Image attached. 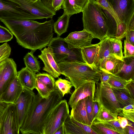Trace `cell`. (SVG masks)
<instances>
[{
    "label": "cell",
    "instance_id": "1",
    "mask_svg": "<svg viewBox=\"0 0 134 134\" xmlns=\"http://www.w3.org/2000/svg\"><path fill=\"white\" fill-rule=\"evenodd\" d=\"M23 47L34 52L48 46L53 37L52 18L41 23L30 20H1Z\"/></svg>",
    "mask_w": 134,
    "mask_h": 134
},
{
    "label": "cell",
    "instance_id": "2",
    "mask_svg": "<svg viewBox=\"0 0 134 134\" xmlns=\"http://www.w3.org/2000/svg\"><path fill=\"white\" fill-rule=\"evenodd\" d=\"M63 97L55 89L47 98L38 93L35 95L20 128L23 134H43L45 121L49 114L62 100Z\"/></svg>",
    "mask_w": 134,
    "mask_h": 134
},
{
    "label": "cell",
    "instance_id": "3",
    "mask_svg": "<svg viewBox=\"0 0 134 134\" xmlns=\"http://www.w3.org/2000/svg\"><path fill=\"white\" fill-rule=\"evenodd\" d=\"M61 74L66 77L75 89L86 83L100 80L101 71L91 67L85 63L78 61H63L57 63Z\"/></svg>",
    "mask_w": 134,
    "mask_h": 134
},
{
    "label": "cell",
    "instance_id": "4",
    "mask_svg": "<svg viewBox=\"0 0 134 134\" xmlns=\"http://www.w3.org/2000/svg\"><path fill=\"white\" fill-rule=\"evenodd\" d=\"M83 30L101 41L107 37L108 29L102 9L95 1L87 0L82 12Z\"/></svg>",
    "mask_w": 134,
    "mask_h": 134
},
{
    "label": "cell",
    "instance_id": "5",
    "mask_svg": "<svg viewBox=\"0 0 134 134\" xmlns=\"http://www.w3.org/2000/svg\"><path fill=\"white\" fill-rule=\"evenodd\" d=\"M47 46L52 49L54 58L57 63L63 61L85 63L82 57L81 49L69 48L64 38L60 36L53 37Z\"/></svg>",
    "mask_w": 134,
    "mask_h": 134
},
{
    "label": "cell",
    "instance_id": "6",
    "mask_svg": "<svg viewBox=\"0 0 134 134\" xmlns=\"http://www.w3.org/2000/svg\"><path fill=\"white\" fill-rule=\"evenodd\" d=\"M94 100L99 106H102L112 114H117L121 110L112 88L108 83L100 82L96 83Z\"/></svg>",
    "mask_w": 134,
    "mask_h": 134
},
{
    "label": "cell",
    "instance_id": "7",
    "mask_svg": "<svg viewBox=\"0 0 134 134\" xmlns=\"http://www.w3.org/2000/svg\"><path fill=\"white\" fill-rule=\"evenodd\" d=\"M69 114L67 101L62 99L47 116L44 125L43 134H54L63 124Z\"/></svg>",
    "mask_w": 134,
    "mask_h": 134
},
{
    "label": "cell",
    "instance_id": "8",
    "mask_svg": "<svg viewBox=\"0 0 134 134\" xmlns=\"http://www.w3.org/2000/svg\"><path fill=\"white\" fill-rule=\"evenodd\" d=\"M41 19L20 8L9 0H0V20H18Z\"/></svg>",
    "mask_w": 134,
    "mask_h": 134
},
{
    "label": "cell",
    "instance_id": "9",
    "mask_svg": "<svg viewBox=\"0 0 134 134\" xmlns=\"http://www.w3.org/2000/svg\"><path fill=\"white\" fill-rule=\"evenodd\" d=\"M16 106L15 103L7 104L0 119V134H19Z\"/></svg>",
    "mask_w": 134,
    "mask_h": 134
},
{
    "label": "cell",
    "instance_id": "10",
    "mask_svg": "<svg viewBox=\"0 0 134 134\" xmlns=\"http://www.w3.org/2000/svg\"><path fill=\"white\" fill-rule=\"evenodd\" d=\"M9 0L17 4L22 9L41 19L52 18L56 14V12L46 7L41 0L35 2L29 0Z\"/></svg>",
    "mask_w": 134,
    "mask_h": 134
},
{
    "label": "cell",
    "instance_id": "11",
    "mask_svg": "<svg viewBox=\"0 0 134 134\" xmlns=\"http://www.w3.org/2000/svg\"><path fill=\"white\" fill-rule=\"evenodd\" d=\"M121 23L127 25L134 16V0H107Z\"/></svg>",
    "mask_w": 134,
    "mask_h": 134
},
{
    "label": "cell",
    "instance_id": "12",
    "mask_svg": "<svg viewBox=\"0 0 134 134\" xmlns=\"http://www.w3.org/2000/svg\"><path fill=\"white\" fill-rule=\"evenodd\" d=\"M35 95L33 91L24 87L22 92L15 103L19 129L22 124Z\"/></svg>",
    "mask_w": 134,
    "mask_h": 134
},
{
    "label": "cell",
    "instance_id": "13",
    "mask_svg": "<svg viewBox=\"0 0 134 134\" xmlns=\"http://www.w3.org/2000/svg\"><path fill=\"white\" fill-rule=\"evenodd\" d=\"M17 76L16 65L13 59L9 58L0 72V96Z\"/></svg>",
    "mask_w": 134,
    "mask_h": 134
},
{
    "label": "cell",
    "instance_id": "14",
    "mask_svg": "<svg viewBox=\"0 0 134 134\" xmlns=\"http://www.w3.org/2000/svg\"><path fill=\"white\" fill-rule=\"evenodd\" d=\"M93 38L91 34L83 29L81 31L71 32L64 39L69 48L81 49L91 45Z\"/></svg>",
    "mask_w": 134,
    "mask_h": 134
},
{
    "label": "cell",
    "instance_id": "15",
    "mask_svg": "<svg viewBox=\"0 0 134 134\" xmlns=\"http://www.w3.org/2000/svg\"><path fill=\"white\" fill-rule=\"evenodd\" d=\"M38 57L43 62L44 66L43 70L46 71L56 78L61 74L58 64L53 56L52 49L50 47H46L41 50V53Z\"/></svg>",
    "mask_w": 134,
    "mask_h": 134
},
{
    "label": "cell",
    "instance_id": "16",
    "mask_svg": "<svg viewBox=\"0 0 134 134\" xmlns=\"http://www.w3.org/2000/svg\"><path fill=\"white\" fill-rule=\"evenodd\" d=\"M96 87V83L92 82L83 84L75 89L69 100L68 105L73 108L79 101L88 96L94 100Z\"/></svg>",
    "mask_w": 134,
    "mask_h": 134
},
{
    "label": "cell",
    "instance_id": "17",
    "mask_svg": "<svg viewBox=\"0 0 134 134\" xmlns=\"http://www.w3.org/2000/svg\"><path fill=\"white\" fill-rule=\"evenodd\" d=\"M24 86L17 76L0 96L2 101L7 104L15 103L22 92Z\"/></svg>",
    "mask_w": 134,
    "mask_h": 134
},
{
    "label": "cell",
    "instance_id": "18",
    "mask_svg": "<svg viewBox=\"0 0 134 134\" xmlns=\"http://www.w3.org/2000/svg\"><path fill=\"white\" fill-rule=\"evenodd\" d=\"M100 42L99 48L93 65V68L99 71H100L99 69L100 64L104 59L109 56L114 57L109 37H106Z\"/></svg>",
    "mask_w": 134,
    "mask_h": 134
},
{
    "label": "cell",
    "instance_id": "19",
    "mask_svg": "<svg viewBox=\"0 0 134 134\" xmlns=\"http://www.w3.org/2000/svg\"><path fill=\"white\" fill-rule=\"evenodd\" d=\"M123 60L110 56L104 59L100 63L99 69L109 75H115L122 68Z\"/></svg>",
    "mask_w": 134,
    "mask_h": 134
},
{
    "label": "cell",
    "instance_id": "20",
    "mask_svg": "<svg viewBox=\"0 0 134 134\" xmlns=\"http://www.w3.org/2000/svg\"><path fill=\"white\" fill-rule=\"evenodd\" d=\"M86 98L79 101L75 107L71 109L70 116L75 120L83 124L90 126L86 109Z\"/></svg>",
    "mask_w": 134,
    "mask_h": 134
},
{
    "label": "cell",
    "instance_id": "21",
    "mask_svg": "<svg viewBox=\"0 0 134 134\" xmlns=\"http://www.w3.org/2000/svg\"><path fill=\"white\" fill-rule=\"evenodd\" d=\"M36 74L25 67L17 72V77L24 87L33 91L36 88Z\"/></svg>",
    "mask_w": 134,
    "mask_h": 134
},
{
    "label": "cell",
    "instance_id": "22",
    "mask_svg": "<svg viewBox=\"0 0 134 134\" xmlns=\"http://www.w3.org/2000/svg\"><path fill=\"white\" fill-rule=\"evenodd\" d=\"M123 60L124 63L122 68L114 75L126 80H134V56H123Z\"/></svg>",
    "mask_w": 134,
    "mask_h": 134
},
{
    "label": "cell",
    "instance_id": "23",
    "mask_svg": "<svg viewBox=\"0 0 134 134\" xmlns=\"http://www.w3.org/2000/svg\"><path fill=\"white\" fill-rule=\"evenodd\" d=\"M87 0H64L62 8L71 16L82 12Z\"/></svg>",
    "mask_w": 134,
    "mask_h": 134
},
{
    "label": "cell",
    "instance_id": "24",
    "mask_svg": "<svg viewBox=\"0 0 134 134\" xmlns=\"http://www.w3.org/2000/svg\"><path fill=\"white\" fill-rule=\"evenodd\" d=\"M100 43V42L92 44L81 49L83 60L85 63L93 69V64L99 48Z\"/></svg>",
    "mask_w": 134,
    "mask_h": 134
},
{
    "label": "cell",
    "instance_id": "25",
    "mask_svg": "<svg viewBox=\"0 0 134 134\" xmlns=\"http://www.w3.org/2000/svg\"><path fill=\"white\" fill-rule=\"evenodd\" d=\"M112 89L116 100L121 108L129 104L134 105V98L126 88Z\"/></svg>",
    "mask_w": 134,
    "mask_h": 134
},
{
    "label": "cell",
    "instance_id": "26",
    "mask_svg": "<svg viewBox=\"0 0 134 134\" xmlns=\"http://www.w3.org/2000/svg\"><path fill=\"white\" fill-rule=\"evenodd\" d=\"M71 16L64 12L63 15L59 17L57 20L54 23L53 27L58 36H60L66 31L69 26V19Z\"/></svg>",
    "mask_w": 134,
    "mask_h": 134
},
{
    "label": "cell",
    "instance_id": "27",
    "mask_svg": "<svg viewBox=\"0 0 134 134\" xmlns=\"http://www.w3.org/2000/svg\"><path fill=\"white\" fill-rule=\"evenodd\" d=\"M34 52L31 51L27 53L24 57L23 59L26 67L36 73L39 72L40 66L39 62L33 54Z\"/></svg>",
    "mask_w": 134,
    "mask_h": 134
},
{
    "label": "cell",
    "instance_id": "28",
    "mask_svg": "<svg viewBox=\"0 0 134 134\" xmlns=\"http://www.w3.org/2000/svg\"><path fill=\"white\" fill-rule=\"evenodd\" d=\"M63 125L65 134H87L81 128L71 121L70 114Z\"/></svg>",
    "mask_w": 134,
    "mask_h": 134
},
{
    "label": "cell",
    "instance_id": "29",
    "mask_svg": "<svg viewBox=\"0 0 134 134\" xmlns=\"http://www.w3.org/2000/svg\"><path fill=\"white\" fill-rule=\"evenodd\" d=\"M73 86L68 80L59 78L55 82V89L63 97L65 95L71 93V90Z\"/></svg>",
    "mask_w": 134,
    "mask_h": 134
},
{
    "label": "cell",
    "instance_id": "30",
    "mask_svg": "<svg viewBox=\"0 0 134 134\" xmlns=\"http://www.w3.org/2000/svg\"><path fill=\"white\" fill-rule=\"evenodd\" d=\"M99 107V111L94 120L104 122L117 120L118 115L112 113L102 106Z\"/></svg>",
    "mask_w": 134,
    "mask_h": 134
},
{
    "label": "cell",
    "instance_id": "31",
    "mask_svg": "<svg viewBox=\"0 0 134 134\" xmlns=\"http://www.w3.org/2000/svg\"><path fill=\"white\" fill-rule=\"evenodd\" d=\"M36 79L46 86L52 92L55 91L54 78L47 73H39L36 74Z\"/></svg>",
    "mask_w": 134,
    "mask_h": 134
},
{
    "label": "cell",
    "instance_id": "32",
    "mask_svg": "<svg viewBox=\"0 0 134 134\" xmlns=\"http://www.w3.org/2000/svg\"><path fill=\"white\" fill-rule=\"evenodd\" d=\"M97 134H118V132L108 128L103 122L94 120L90 125Z\"/></svg>",
    "mask_w": 134,
    "mask_h": 134
},
{
    "label": "cell",
    "instance_id": "33",
    "mask_svg": "<svg viewBox=\"0 0 134 134\" xmlns=\"http://www.w3.org/2000/svg\"><path fill=\"white\" fill-rule=\"evenodd\" d=\"M113 54L114 57L123 60L122 42L121 40L116 38L109 37Z\"/></svg>",
    "mask_w": 134,
    "mask_h": 134
},
{
    "label": "cell",
    "instance_id": "34",
    "mask_svg": "<svg viewBox=\"0 0 134 134\" xmlns=\"http://www.w3.org/2000/svg\"><path fill=\"white\" fill-rule=\"evenodd\" d=\"M132 80H126L114 75H110L108 83L112 88H124Z\"/></svg>",
    "mask_w": 134,
    "mask_h": 134
},
{
    "label": "cell",
    "instance_id": "35",
    "mask_svg": "<svg viewBox=\"0 0 134 134\" xmlns=\"http://www.w3.org/2000/svg\"><path fill=\"white\" fill-rule=\"evenodd\" d=\"M64 0H41L44 5L47 8L54 12L62 8Z\"/></svg>",
    "mask_w": 134,
    "mask_h": 134
},
{
    "label": "cell",
    "instance_id": "36",
    "mask_svg": "<svg viewBox=\"0 0 134 134\" xmlns=\"http://www.w3.org/2000/svg\"><path fill=\"white\" fill-rule=\"evenodd\" d=\"M11 48L5 43L0 46V65L5 62L10 54Z\"/></svg>",
    "mask_w": 134,
    "mask_h": 134
},
{
    "label": "cell",
    "instance_id": "37",
    "mask_svg": "<svg viewBox=\"0 0 134 134\" xmlns=\"http://www.w3.org/2000/svg\"><path fill=\"white\" fill-rule=\"evenodd\" d=\"M96 2L103 9L107 11L113 17L116 21L117 26L121 23L119 20L116 16L107 0H97Z\"/></svg>",
    "mask_w": 134,
    "mask_h": 134
},
{
    "label": "cell",
    "instance_id": "38",
    "mask_svg": "<svg viewBox=\"0 0 134 134\" xmlns=\"http://www.w3.org/2000/svg\"><path fill=\"white\" fill-rule=\"evenodd\" d=\"M38 93L43 98H47L52 92L48 87L42 82L36 79V88Z\"/></svg>",
    "mask_w": 134,
    "mask_h": 134
},
{
    "label": "cell",
    "instance_id": "39",
    "mask_svg": "<svg viewBox=\"0 0 134 134\" xmlns=\"http://www.w3.org/2000/svg\"><path fill=\"white\" fill-rule=\"evenodd\" d=\"M102 122L108 128L118 132L119 134H125L124 129L122 128L117 120Z\"/></svg>",
    "mask_w": 134,
    "mask_h": 134
},
{
    "label": "cell",
    "instance_id": "40",
    "mask_svg": "<svg viewBox=\"0 0 134 134\" xmlns=\"http://www.w3.org/2000/svg\"><path fill=\"white\" fill-rule=\"evenodd\" d=\"M13 35L7 29L0 25V42L10 41L13 38Z\"/></svg>",
    "mask_w": 134,
    "mask_h": 134
},
{
    "label": "cell",
    "instance_id": "41",
    "mask_svg": "<svg viewBox=\"0 0 134 134\" xmlns=\"http://www.w3.org/2000/svg\"><path fill=\"white\" fill-rule=\"evenodd\" d=\"M94 101V100L90 96L86 97V110L88 119L91 124L93 120V102Z\"/></svg>",
    "mask_w": 134,
    "mask_h": 134
},
{
    "label": "cell",
    "instance_id": "42",
    "mask_svg": "<svg viewBox=\"0 0 134 134\" xmlns=\"http://www.w3.org/2000/svg\"><path fill=\"white\" fill-rule=\"evenodd\" d=\"M124 57H129L134 56V46L130 42L124 41Z\"/></svg>",
    "mask_w": 134,
    "mask_h": 134
},
{
    "label": "cell",
    "instance_id": "43",
    "mask_svg": "<svg viewBox=\"0 0 134 134\" xmlns=\"http://www.w3.org/2000/svg\"><path fill=\"white\" fill-rule=\"evenodd\" d=\"M70 120L72 122L80 127L85 131L87 134H96L92 129L90 126L77 121L72 118L70 116Z\"/></svg>",
    "mask_w": 134,
    "mask_h": 134
},
{
    "label": "cell",
    "instance_id": "44",
    "mask_svg": "<svg viewBox=\"0 0 134 134\" xmlns=\"http://www.w3.org/2000/svg\"><path fill=\"white\" fill-rule=\"evenodd\" d=\"M118 115L124 117L133 123L134 122V110L125 111H121Z\"/></svg>",
    "mask_w": 134,
    "mask_h": 134
},
{
    "label": "cell",
    "instance_id": "45",
    "mask_svg": "<svg viewBox=\"0 0 134 134\" xmlns=\"http://www.w3.org/2000/svg\"><path fill=\"white\" fill-rule=\"evenodd\" d=\"M117 120L123 129L128 126L134 125L133 124H132V123L130 122L127 119L123 117L118 116Z\"/></svg>",
    "mask_w": 134,
    "mask_h": 134
},
{
    "label": "cell",
    "instance_id": "46",
    "mask_svg": "<svg viewBox=\"0 0 134 134\" xmlns=\"http://www.w3.org/2000/svg\"><path fill=\"white\" fill-rule=\"evenodd\" d=\"M125 40L133 45L134 43V30H128L127 31L125 36Z\"/></svg>",
    "mask_w": 134,
    "mask_h": 134
},
{
    "label": "cell",
    "instance_id": "47",
    "mask_svg": "<svg viewBox=\"0 0 134 134\" xmlns=\"http://www.w3.org/2000/svg\"><path fill=\"white\" fill-rule=\"evenodd\" d=\"M110 77V75L103 71H101L100 78V82L108 83Z\"/></svg>",
    "mask_w": 134,
    "mask_h": 134
},
{
    "label": "cell",
    "instance_id": "48",
    "mask_svg": "<svg viewBox=\"0 0 134 134\" xmlns=\"http://www.w3.org/2000/svg\"><path fill=\"white\" fill-rule=\"evenodd\" d=\"M125 88L134 98V80H132L126 86Z\"/></svg>",
    "mask_w": 134,
    "mask_h": 134
},
{
    "label": "cell",
    "instance_id": "49",
    "mask_svg": "<svg viewBox=\"0 0 134 134\" xmlns=\"http://www.w3.org/2000/svg\"><path fill=\"white\" fill-rule=\"evenodd\" d=\"M99 110V107L98 103L97 102L94 100L93 102V114L92 122L94 120Z\"/></svg>",
    "mask_w": 134,
    "mask_h": 134
},
{
    "label": "cell",
    "instance_id": "50",
    "mask_svg": "<svg viewBox=\"0 0 134 134\" xmlns=\"http://www.w3.org/2000/svg\"><path fill=\"white\" fill-rule=\"evenodd\" d=\"M125 134H134V125L128 126L124 129Z\"/></svg>",
    "mask_w": 134,
    "mask_h": 134
},
{
    "label": "cell",
    "instance_id": "51",
    "mask_svg": "<svg viewBox=\"0 0 134 134\" xmlns=\"http://www.w3.org/2000/svg\"><path fill=\"white\" fill-rule=\"evenodd\" d=\"M7 104L3 102L0 96V119L1 116Z\"/></svg>",
    "mask_w": 134,
    "mask_h": 134
},
{
    "label": "cell",
    "instance_id": "52",
    "mask_svg": "<svg viewBox=\"0 0 134 134\" xmlns=\"http://www.w3.org/2000/svg\"><path fill=\"white\" fill-rule=\"evenodd\" d=\"M134 110V104H130L121 108V111H123Z\"/></svg>",
    "mask_w": 134,
    "mask_h": 134
},
{
    "label": "cell",
    "instance_id": "53",
    "mask_svg": "<svg viewBox=\"0 0 134 134\" xmlns=\"http://www.w3.org/2000/svg\"><path fill=\"white\" fill-rule=\"evenodd\" d=\"M63 124L56 131L54 134H65Z\"/></svg>",
    "mask_w": 134,
    "mask_h": 134
},
{
    "label": "cell",
    "instance_id": "54",
    "mask_svg": "<svg viewBox=\"0 0 134 134\" xmlns=\"http://www.w3.org/2000/svg\"><path fill=\"white\" fill-rule=\"evenodd\" d=\"M5 62L0 65V72L1 70H2V68H3V67L4 66Z\"/></svg>",
    "mask_w": 134,
    "mask_h": 134
},
{
    "label": "cell",
    "instance_id": "55",
    "mask_svg": "<svg viewBox=\"0 0 134 134\" xmlns=\"http://www.w3.org/2000/svg\"><path fill=\"white\" fill-rule=\"evenodd\" d=\"M29 0L32 1V2H36L37 1H38L39 0Z\"/></svg>",
    "mask_w": 134,
    "mask_h": 134
},
{
    "label": "cell",
    "instance_id": "56",
    "mask_svg": "<svg viewBox=\"0 0 134 134\" xmlns=\"http://www.w3.org/2000/svg\"><path fill=\"white\" fill-rule=\"evenodd\" d=\"M94 0V1H97V0Z\"/></svg>",
    "mask_w": 134,
    "mask_h": 134
}]
</instances>
